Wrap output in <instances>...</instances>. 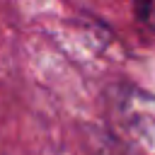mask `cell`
Here are the masks:
<instances>
[{
	"mask_svg": "<svg viewBox=\"0 0 155 155\" xmlns=\"http://www.w3.org/2000/svg\"><path fill=\"white\" fill-rule=\"evenodd\" d=\"M92 155H126L119 145H114L111 140H102L99 145L92 148Z\"/></svg>",
	"mask_w": 155,
	"mask_h": 155,
	"instance_id": "1",
	"label": "cell"
},
{
	"mask_svg": "<svg viewBox=\"0 0 155 155\" xmlns=\"http://www.w3.org/2000/svg\"><path fill=\"white\" fill-rule=\"evenodd\" d=\"M145 2H150V0H145Z\"/></svg>",
	"mask_w": 155,
	"mask_h": 155,
	"instance_id": "2",
	"label": "cell"
}]
</instances>
